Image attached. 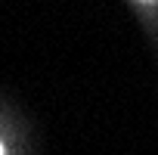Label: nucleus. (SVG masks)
<instances>
[{
  "label": "nucleus",
  "mask_w": 158,
  "mask_h": 155,
  "mask_svg": "<svg viewBox=\"0 0 158 155\" xmlns=\"http://www.w3.org/2000/svg\"><path fill=\"white\" fill-rule=\"evenodd\" d=\"M0 155H3V146H0Z\"/></svg>",
  "instance_id": "1"
}]
</instances>
